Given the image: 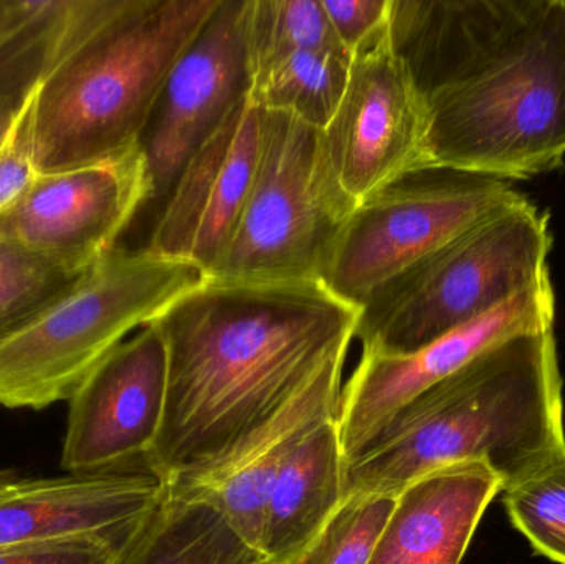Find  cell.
Returning a JSON list of instances; mask_svg holds the SVG:
<instances>
[{
    "label": "cell",
    "mask_w": 565,
    "mask_h": 564,
    "mask_svg": "<svg viewBox=\"0 0 565 564\" xmlns=\"http://www.w3.org/2000/svg\"><path fill=\"white\" fill-rule=\"evenodd\" d=\"M358 317L322 284L205 277L152 321L168 348V393L149 472L169 489L224 476L348 354Z\"/></svg>",
    "instance_id": "obj_1"
},
{
    "label": "cell",
    "mask_w": 565,
    "mask_h": 564,
    "mask_svg": "<svg viewBox=\"0 0 565 564\" xmlns=\"http://www.w3.org/2000/svg\"><path fill=\"white\" fill-rule=\"evenodd\" d=\"M434 169L531 179L565 159V0H391Z\"/></svg>",
    "instance_id": "obj_2"
},
{
    "label": "cell",
    "mask_w": 565,
    "mask_h": 564,
    "mask_svg": "<svg viewBox=\"0 0 565 564\" xmlns=\"http://www.w3.org/2000/svg\"><path fill=\"white\" fill-rule=\"evenodd\" d=\"M565 453L554 328L508 338L402 406L345 460L344 499L397 496L457 462H483L503 492Z\"/></svg>",
    "instance_id": "obj_3"
},
{
    "label": "cell",
    "mask_w": 565,
    "mask_h": 564,
    "mask_svg": "<svg viewBox=\"0 0 565 564\" xmlns=\"http://www.w3.org/2000/svg\"><path fill=\"white\" fill-rule=\"evenodd\" d=\"M221 0H122L36 89L39 172L103 161L139 145L166 78Z\"/></svg>",
    "instance_id": "obj_4"
},
{
    "label": "cell",
    "mask_w": 565,
    "mask_h": 564,
    "mask_svg": "<svg viewBox=\"0 0 565 564\" xmlns=\"http://www.w3.org/2000/svg\"><path fill=\"white\" fill-rule=\"evenodd\" d=\"M204 278L194 265L148 247L115 248L58 300L0 338V406L42 411L68 401L132 331Z\"/></svg>",
    "instance_id": "obj_5"
},
{
    "label": "cell",
    "mask_w": 565,
    "mask_h": 564,
    "mask_svg": "<svg viewBox=\"0 0 565 564\" xmlns=\"http://www.w3.org/2000/svg\"><path fill=\"white\" fill-rule=\"evenodd\" d=\"M550 215L526 195L441 245L361 308L362 354L415 353L550 275Z\"/></svg>",
    "instance_id": "obj_6"
},
{
    "label": "cell",
    "mask_w": 565,
    "mask_h": 564,
    "mask_svg": "<svg viewBox=\"0 0 565 564\" xmlns=\"http://www.w3.org/2000/svg\"><path fill=\"white\" fill-rule=\"evenodd\" d=\"M355 207L329 164L321 131L264 111L250 192L224 257L207 278L322 284Z\"/></svg>",
    "instance_id": "obj_7"
},
{
    "label": "cell",
    "mask_w": 565,
    "mask_h": 564,
    "mask_svg": "<svg viewBox=\"0 0 565 564\" xmlns=\"http://www.w3.org/2000/svg\"><path fill=\"white\" fill-rule=\"evenodd\" d=\"M523 195L510 182L447 169L405 175L355 207L322 285L361 308L392 278Z\"/></svg>",
    "instance_id": "obj_8"
},
{
    "label": "cell",
    "mask_w": 565,
    "mask_h": 564,
    "mask_svg": "<svg viewBox=\"0 0 565 564\" xmlns=\"http://www.w3.org/2000/svg\"><path fill=\"white\" fill-rule=\"evenodd\" d=\"M321 135L339 184L358 205L434 169L428 103L392 45L388 22L352 53L344 95Z\"/></svg>",
    "instance_id": "obj_9"
},
{
    "label": "cell",
    "mask_w": 565,
    "mask_h": 564,
    "mask_svg": "<svg viewBox=\"0 0 565 564\" xmlns=\"http://www.w3.org/2000/svg\"><path fill=\"white\" fill-rule=\"evenodd\" d=\"M248 7L221 0L159 93L139 139L159 209L192 156L248 99Z\"/></svg>",
    "instance_id": "obj_10"
},
{
    "label": "cell",
    "mask_w": 565,
    "mask_h": 564,
    "mask_svg": "<svg viewBox=\"0 0 565 564\" xmlns=\"http://www.w3.org/2000/svg\"><path fill=\"white\" fill-rule=\"evenodd\" d=\"M168 393V348L149 323L116 347L68 400L63 472L70 476L148 470Z\"/></svg>",
    "instance_id": "obj_11"
},
{
    "label": "cell",
    "mask_w": 565,
    "mask_h": 564,
    "mask_svg": "<svg viewBox=\"0 0 565 564\" xmlns=\"http://www.w3.org/2000/svg\"><path fill=\"white\" fill-rule=\"evenodd\" d=\"M152 188L141 146L65 171L40 172L0 212V237L93 267L111 254Z\"/></svg>",
    "instance_id": "obj_12"
},
{
    "label": "cell",
    "mask_w": 565,
    "mask_h": 564,
    "mask_svg": "<svg viewBox=\"0 0 565 564\" xmlns=\"http://www.w3.org/2000/svg\"><path fill=\"white\" fill-rule=\"evenodd\" d=\"M556 294L550 275L497 310L457 328L415 353L398 357L362 354L342 390L339 434L345 460L408 401L470 363L488 348L523 333L551 330Z\"/></svg>",
    "instance_id": "obj_13"
},
{
    "label": "cell",
    "mask_w": 565,
    "mask_h": 564,
    "mask_svg": "<svg viewBox=\"0 0 565 564\" xmlns=\"http://www.w3.org/2000/svg\"><path fill=\"white\" fill-rule=\"evenodd\" d=\"M264 111L247 99L201 146L161 205L146 247L211 277L234 234L260 155Z\"/></svg>",
    "instance_id": "obj_14"
},
{
    "label": "cell",
    "mask_w": 565,
    "mask_h": 564,
    "mask_svg": "<svg viewBox=\"0 0 565 564\" xmlns=\"http://www.w3.org/2000/svg\"><path fill=\"white\" fill-rule=\"evenodd\" d=\"M164 493L166 483L149 470L88 477L0 470V549L55 536L129 532Z\"/></svg>",
    "instance_id": "obj_15"
},
{
    "label": "cell",
    "mask_w": 565,
    "mask_h": 564,
    "mask_svg": "<svg viewBox=\"0 0 565 564\" xmlns=\"http://www.w3.org/2000/svg\"><path fill=\"white\" fill-rule=\"evenodd\" d=\"M500 477L483 462H457L412 480L395 497L369 564H461Z\"/></svg>",
    "instance_id": "obj_16"
},
{
    "label": "cell",
    "mask_w": 565,
    "mask_h": 564,
    "mask_svg": "<svg viewBox=\"0 0 565 564\" xmlns=\"http://www.w3.org/2000/svg\"><path fill=\"white\" fill-rule=\"evenodd\" d=\"M344 361L345 354L329 361L254 449L224 476L188 489H168L211 503L245 543L260 552L265 512L282 467L319 423L339 416Z\"/></svg>",
    "instance_id": "obj_17"
},
{
    "label": "cell",
    "mask_w": 565,
    "mask_h": 564,
    "mask_svg": "<svg viewBox=\"0 0 565 564\" xmlns=\"http://www.w3.org/2000/svg\"><path fill=\"white\" fill-rule=\"evenodd\" d=\"M345 457L338 416L319 423L282 467L265 512L260 552L295 562L344 500Z\"/></svg>",
    "instance_id": "obj_18"
},
{
    "label": "cell",
    "mask_w": 565,
    "mask_h": 564,
    "mask_svg": "<svg viewBox=\"0 0 565 564\" xmlns=\"http://www.w3.org/2000/svg\"><path fill=\"white\" fill-rule=\"evenodd\" d=\"M115 564H271L211 503L166 487L138 523Z\"/></svg>",
    "instance_id": "obj_19"
},
{
    "label": "cell",
    "mask_w": 565,
    "mask_h": 564,
    "mask_svg": "<svg viewBox=\"0 0 565 564\" xmlns=\"http://www.w3.org/2000/svg\"><path fill=\"white\" fill-rule=\"evenodd\" d=\"M349 68L345 53H289L252 73L248 99L264 111L292 116L322 131L344 95Z\"/></svg>",
    "instance_id": "obj_20"
},
{
    "label": "cell",
    "mask_w": 565,
    "mask_h": 564,
    "mask_svg": "<svg viewBox=\"0 0 565 564\" xmlns=\"http://www.w3.org/2000/svg\"><path fill=\"white\" fill-rule=\"evenodd\" d=\"M68 6L32 0L29 17L0 45V145L56 62Z\"/></svg>",
    "instance_id": "obj_21"
},
{
    "label": "cell",
    "mask_w": 565,
    "mask_h": 564,
    "mask_svg": "<svg viewBox=\"0 0 565 564\" xmlns=\"http://www.w3.org/2000/svg\"><path fill=\"white\" fill-rule=\"evenodd\" d=\"M89 268L0 237V338L58 300Z\"/></svg>",
    "instance_id": "obj_22"
},
{
    "label": "cell",
    "mask_w": 565,
    "mask_h": 564,
    "mask_svg": "<svg viewBox=\"0 0 565 564\" xmlns=\"http://www.w3.org/2000/svg\"><path fill=\"white\" fill-rule=\"evenodd\" d=\"M311 50L349 55L332 32L321 0H250L247 20L250 75L289 53Z\"/></svg>",
    "instance_id": "obj_23"
},
{
    "label": "cell",
    "mask_w": 565,
    "mask_h": 564,
    "mask_svg": "<svg viewBox=\"0 0 565 564\" xmlns=\"http://www.w3.org/2000/svg\"><path fill=\"white\" fill-rule=\"evenodd\" d=\"M503 493L514 529L536 553L565 564V453Z\"/></svg>",
    "instance_id": "obj_24"
},
{
    "label": "cell",
    "mask_w": 565,
    "mask_h": 564,
    "mask_svg": "<svg viewBox=\"0 0 565 564\" xmlns=\"http://www.w3.org/2000/svg\"><path fill=\"white\" fill-rule=\"evenodd\" d=\"M392 493H365L342 500L324 529L289 564H369L395 506Z\"/></svg>",
    "instance_id": "obj_25"
},
{
    "label": "cell",
    "mask_w": 565,
    "mask_h": 564,
    "mask_svg": "<svg viewBox=\"0 0 565 564\" xmlns=\"http://www.w3.org/2000/svg\"><path fill=\"white\" fill-rule=\"evenodd\" d=\"M132 530L115 535L55 536L7 546L0 549V564H115Z\"/></svg>",
    "instance_id": "obj_26"
},
{
    "label": "cell",
    "mask_w": 565,
    "mask_h": 564,
    "mask_svg": "<svg viewBox=\"0 0 565 564\" xmlns=\"http://www.w3.org/2000/svg\"><path fill=\"white\" fill-rule=\"evenodd\" d=\"M35 98L36 92L0 145V212L12 205L40 174L36 168L33 131Z\"/></svg>",
    "instance_id": "obj_27"
},
{
    "label": "cell",
    "mask_w": 565,
    "mask_h": 564,
    "mask_svg": "<svg viewBox=\"0 0 565 564\" xmlns=\"http://www.w3.org/2000/svg\"><path fill=\"white\" fill-rule=\"evenodd\" d=\"M332 32L352 56L388 22L391 0H321Z\"/></svg>",
    "instance_id": "obj_28"
},
{
    "label": "cell",
    "mask_w": 565,
    "mask_h": 564,
    "mask_svg": "<svg viewBox=\"0 0 565 564\" xmlns=\"http://www.w3.org/2000/svg\"><path fill=\"white\" fill-rule=\"evenodd\" d=\"M32 0H0V45L29 17Z\"/></svg>",
    "instance_id": "obj_29"
}]
</instances>
